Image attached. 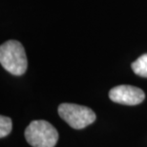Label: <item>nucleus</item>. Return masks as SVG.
Masks as SVG:
<instances>
[{"mask_svg":"<svg viewBox=\"0 0 147 147\" xmlns=\"http://www.w3.org/2000/svg\"><path fill=\"white\" fill-rule=\"evenodd\" d=\"M132 70L136 75L147 78V54H144L132 63Z\"/></svg>","mask_w":147,"mask_h":147,"instance_id":"5","label":"nucleus"},{"mask_svg":"<svg viewBox=\"0 0 147 147\" xmlns=\"http://www.w3.org/2000/svg\"><path fill=\"white\" fill-rule=\"evenodd\" d=\"M25 138L33 147H55L58 140V132L46 120H34L26 128Z\"/></svg>","mask_w":147,"mask_h":147,"instance_id":"2","label":"nucleus"},{"mask_svg":"<svg viewBox=\"0 0 147 147\" xmlns=\"http://www.w3.org/2000/svg\"><path fill=\"white\" fill-rule=\"evenodd\" d=\"M11 128H13V122L10 117L1 116L0 117V138L7 137L11 133Z\"/></svg>","mask_w":147,"mask_h":147,"instance_id":"6","label":"nucleus"},{"mask_svg":"<svg viewBox=\"0 0 147 147\" xmlns=\"http://www.w3.org/2000/svg\"><path fill=\"white\" fill-rule=\"evenodd\" d=\"M112 101L123 105H138L144 100V92L138 87L131 85H119L112 88L109 92Z\"/></svg>","mask_w":147,"mask_h":147,"instance_id":"4","label":"nucleus"},{"mask_svg":"<svg viewBox=\"0 0 147 147\" xmlns=\"http://www.w3.org/2000/svg\"><path fill=\"white\" fill-rule=\"evenodd\" d=\"M0 63L13 76H22L28 67L24 47L16 40H9L0 47Z\"/></svg>","mask_w":147,"mask_h":147,"instance_id":"1","label":"nucleus"},{"mask_svg":"<svg viewBox=\"0 0 147 147\" xmlns=\"http://www.w3.org/2000/svg\"><path fill=\"white\" fill-rule=\"evenodd\" d=\"M58 114L64 121L76 130L87 127L96 119L92 109L74 103H61L58 106Z\"/></svg>","mask_w":147,"mask_h":147,"instance_id":"3","label":"nucleus"}]
</instances>
